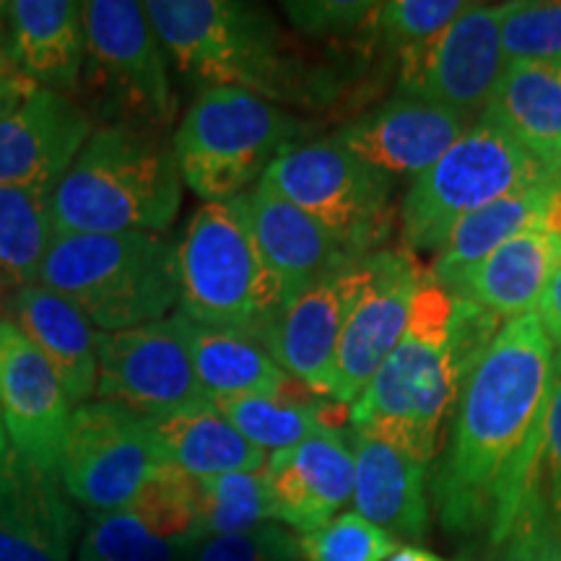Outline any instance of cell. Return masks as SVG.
I'll return each mask as SVG.
<instances>
[{
  "label": "cell",
  "mask_w": 561,
  "mask_h": 561,
  "mask_svg": "<svg viewBox=\"0 0 561 561\" xmlns=\"http://www.w3.org/2000/svg\"><path fill=\"white\" fill-rule=\"evenodd\" d=\"M388 561H447L437 557V553L421 549V546H401L396 553Z\"/></svg>",
  "instance_id": "45"
},
{
  "label": "cell",
  "mask_w": 561,
  "mask_h": 561,
  "mask_svg": "<svg viewBox=\"0 0 561 561\" xmlns=\"http://www.w3.org/2000/svg\"><path fill=\"white\" fill-rule=\"evenodd\" d=\"M500 30L502 5L468 3L430 50L403 70L401 91L476 121L507 70Z\"/></svg>",
  "instance_id": "14"
},
{
  "label": "cell",
  "mask_w": 561,
  "mask_h": 561,
  "mask_svg": "<svg viewBox=\"0 0 561 561\" xmlns=\"http://www.w3.org/2000/svg\"><path fill=\"white\" fill-rule=\"evenodd\" d=\"M182 174L170 133L96 125L53 193L55 234H164L180 214Z\"/></svg>",
  "instance_id": "4"
},
{
  "label": "cell",
  "mask_w": 561,
  "mask_h": 561,
  "mask_svg": "<svg viewBox=\"0 0 561 561\" xmlns=\"http://www.w3.org/2000/svg\"><path fill=\"white\" fill-rule=\"evenodd\" d=\"M214 409L261 450L280 453L301 445L305 439L333 430L320 405L301 403L284 396H244L216 401Z\"/></svg>",
  "instance_id": "31"
},
{
  "label": "cell",
  "mask_w": 561,
  "mask_h": 561,
  "mask_svg": "<svg viewBox=\"0 0 561 561\" xmlns=\"http://www.w3.org/2000/svg\"><path fill=\"white\" fill-rule=\"evenodd\" d=\"M248 224L265 265L284 291V305L310 289L314 280L354 261L312 216L257 182L240 195Z\"/></svg>",
  "instance_id": "21"
},
{
  "label": "cell",
  "mask_w": 561,
  "mask_h": 561,
  "mask_svg": "<svg viewBox=\"0 0 561 561\" xmlns=\"http://www.w3.org/2000/svg\"><path fill=\"white\" fill-rule=\"evenodd\" d=\"M180 314L221 331L261 339L284 307L240 198L203 203L178 244Z\"/></svg>",
  "instance_id": "7"
},
{
  "label": "cell",
  "mask_w": 561,
  "mask_h": 561,
  "mask_svg": "<svg viewBox=\"0 0 561 561\" xmlns=\"http://www.w3.org/2000/svg\"><path fill=\"white\" fill-rule=\"evenodd\" d=\"M161 466H172L191 479L224 473L263 471L265 453L242 437L219 411L210 409L151 419Z\"/></svg>",
  "instance_id": "28"
},
{
  "label": "cell",
  "mask_w": 561,
  "mask_h": 561,
  "mask_svg": "<svg viewBox=\"0 0 561 561\" xmlns=\"http://www.w3.org/2000/svg\"><path fill=\"white\" fill-rule=\"evenodd\" d=\"M489 112H481L462 136L413 180L401 206L403 242L413 252H439L450 231L476 210L559 180Z\"/></svg>",
  "instance_id": "8"
},
{
  "label": "cell",
  "mask_w": 561,
  "mask_h": 561,
  "mask_svg": "<svg viewBox=\"0 0 561 561\" xmlns=\"http://www.w3.org/2000/svg\"><path fill=\"white\" fill-rule=\"evenodd\" d=\"M79 0H13L5 24L21 70L39 89L76 94L87 58V19Z\"/></svg>",
  "instance_id": "24"
},
{
  "label": "cell",
  "mask_w": 561,
  "mask_h": 561,
  "mask_svg": "<svg viewBox=\"0 0 561 561\" xmlns=\"http://www.w3.org/2000/svg\"><path fill=\"white\" fill-rule=\"evenodd\" d=\"M541 224L546 229L551 231V234H557L561 240V182L557 187H553L551 198H549V206L543 210V219Z\"/></svg>",
  "instance_id": "44"
},
{
  "label": "cell",
  "mask_w": 561,
  "mask_h": 561,
  "mask_svg": "<svg viewBox=\"0 0 561 561\" xmlns=\"http://www.w3.org/2000/svg\"><path fill=\"white\" fill-rule=\"evenodd\" d=\"M76 561H104V559H100V557H96V553H94V551H91V549H89V546L81 541V546H79V549H76Z\"/></svg>",
  "instance_id": "47"
},
{
  "label": "cell",
  "mask_w": 561,
  "mask_h": 561,
  "mask_svg": "<svg viewBox=\"0 0 561 561\" xmlns=\"http://www.w3.org/2000/svg\"><path fill=\"white\" fill-rule=\"evenodd\" d=\"M502 50L507 62L561 60L559 0H520L502 3Z\"/></svg>",
  "instance_id": "35"
},
{
  "label": "cell",
  "mask_w": 561,
  "mask_h": 561,
  "mask_svg": "<svg viewBox=\"0 0 561 561\" xmlns=\"http://www.w3.org/2000/svg\"><path fill=\"white\" fill-rule=\"evenodd\" d=\"M401 546L356 512L333 517L320 530L299 538L305 561H388Z\"/></svg>",
  "instance_id": "37"
},
{
  "label": "cell",
  "mask_w": 561,
  "mask_h": 561,
  "mask_svg": "<svg viewBox=\"0 0 561 561\" xmlns=\"http://www.w3.org/2000/svg\"><path fill=\"white\" fill-rule=\"evenodd\" d=\"M9 294H11L9 284H5L3 276H0V301H5V299H9Z\"/></svg>",
  "instance_id": "49"
},
{
  "label": "cell",
  "mask_w": 561,
  "mask_h": 561,
  "mask_svg": "<svg viewBox=\"0 0 561 561\" xmlns=\"http://www.w3.org/2000/svg\"><path fill=\"white\" fill-rule=\"evenodd\" d=\"M354 512L396 541H421L430 528L426 466L398 447L354 432Z\"/></svg>",
  "instance_id": "23"
},
{
  "label": "cell",
  "mask_w": 561,
  "mask_h": 561,
  "mask_svg": "<svg viewBox=\"0 0 561 561\" xmlns=\"http://www.w3.org/2000/svg\"><path fill=\"white\" fill-rule=\"evenodd\" d=\"M494 314L455 297L426 273L411 305L403 339L348 405L356 434L430 462L445 421L483 348L500 333Z\"/></svg>",
  "instance_id": "2"
},
{
  "label": "cell",
  "mask_w": 561,
  "mask_h": 561,
  "mask_svg": "<svg viewBox=\"0 0 561 561\" xmlns=\"http://www.w3.org/2000/svg\"><path fill=\"white\" fill-rule=\"evenodd\" d=\"M553 343L536 312L512 318L462 382L453 434L434 476L439 520L453 533L486 528L500 543L538 483Z\"/></svg>",
  "instance_id": "1"
},
{
  "label": "cell",
  "mask_w": 561,
  "mask_h": 561,
  "mask_svg": "<svg viewBox=\"0 0 561 561\" xmlns=\"http://www.w3.org/2000/svg\"><path fill=\"white\" fill-rule=\"evenodd\" d=\"M198 491V525L195 536H234L276 523V507L263 471L224 473L195 479Z\"/></svg>",
  "instance_id": "32"
},
{
  "label": "cell",
  "mask_w": 561,
  "mask_h": 561,
  "mask_svg": "<svg viewBox=\"0 0 561 561\" xmlns=\"http://www.w3.org/2000/svg\"><path fill=\"white\" fill-rule=\"evenodd\" d=\"M375 278V252L314 280L268 322L261 341L294 382L331 398L335 351L351 310Z\"/></svg>",
  "instance_id": "13"
},
{
  "label": "cell",
  "mask_w": 561,
  "mask_h": 561,
  "mask_svg": "<svg viewBox=\"0 0 561 561\" xmlns=\"http://www.w3.org/2000/svg\"><path fill=\"white\" fill-rule=\"evenodd\" d=\"M312 125L237 87L203 89L174 130L182 182L206 203L234 201L284 153L307 144Z\"/></svg>",
  "instance_id": "6"
},
{
  "label": "cell",
  "mask_w": 561,
  "mask_h": 561,
  "mask_svg": "<svg viewBox=\"0 0 561 561\" xmlns=\"http://www.w3.org/2000/svg\"><path fill=\"white\" fill-rule=\"evenodd\" d=\"M83 9L87 58L73 96L91 123H130L170 133L178 100L146 5L89 0Z\"/></svg>",
  "instance_id": "9"
},
{
  "label": "cell",
  "mask_w": 561,
  "mask_h": 561,
  "mask_svg": "<svg viewBox=\"0 0 561 561\" xmlns=\"http://www.w3.org/2000/svg\"><path fill=\"white\" fill-rule=\"evenodd\" d=\"M39 87L19 66L13 55L9 24H5V3H0V117L21 107Z\"/></svg>",
  "instance_id": "42"
},
{
  "label": "cell",
  "mask_w": 561,
  "mask_h": 561,
  "mask_svg": "<svg viewBox=\"0 0 561 561\" xmlns=\"http://www.w3.org/2000/svg\"><path fill=\"white\" fill-rule=\"evenodd\" d=\"M182 341L191 351L193 369L210 403L244 396H284L291 377L273 362L255 335L221 331L174 312Z\"/></svg>",
  "instance_id": "26"
},
{
  "label": "cell",
  "mask_w": 561,
  "mask_h": 561,
  "mask_svg": "<svg viewBox=\"0 0 561 561\" xmlns=\"http://www.w3.org/2000/svg\"><path fill=\"white\" fill-rule=\"evenodd\" d=\"M483 112L533 157L561 174V60L507 62Z\"/></svg>",
  "instance_id": "27"
},
{
  "label": "cell",
  "mask_w": 561,
  "mask_h": 561,
  "mask_svg": "<svg viewBox=\"0 0 561 561\" xmlns=\"http://www.w3.org/2000/svg\"><path fill=\"white\" fill-rule=\"evenodd\" d=\"M489 561H561V530L543 500L541 481L533 486L507 536L494 543Z\"/></svg>",
  "instance_id": "40"
},
{
  "label": "cell",
  "mask_w": 561,
  "mask_h": 561,
  "mask_svg": "<svg viewBox=\"0 0 561 561\" xmlns=\"http://www.w3.org/2000/svg\"><path fill=\"white\" fill-rule=\"evenodd\" d=\"M144 5L161 47L198 87L248 89L273 104H310L322 96V73L305 66L263 5L240 0H151Z\"/></svg>",
  "instance_id": "3"
},
{
  "label": "cell",
  "mask_w": 561,
  "mask_h": 561,
  "mask_svg": "<svg viewBox=\"0 0 561 561\" xmlns=\"http://www.w3.org/2000/svg\"><path fill=\"white\" fill-rule=\"evenodd\" d=\"M159 466L149 416L112 401L76 405L58 476L70 502L91 517L128 507Z\"/></svg>",
  "instance_id": "11"
},
{
  "label": "cell",
  "mask_w": 561,
  "mask_h": 561,
  "mask_svg": "<svg viewBox=\"0 0 561 561\" xmlns=\"http://www.w3.org/2000/svg\"><path fill=\"white\" fill-rule=\"evenodd\" d=\"M276 523L301 536L320 530L354 496V453L339 430H328L289 450L273 453L263 468Z\"/></svg>",
  "instance_id": "20"
},
{
  "label": "cell",
  "mask_w": 561,
  "mask_h": 561,
  "mask_svg": "<svg viewBox=\"0 0 561 561\" xmlns=\"http://www.w3.org/2000/svg\"><path fill=\"white\" fill-rule=\"evenodd\" d=\"M538 320H541L546 335H549L553 348L561 346V261L557 271L551 273L549 286H546L541 301L536 307Z\"/></svg>",
  "instance_id": "43"
},
{
  "label": "cell",
  "mask_w": 561,
  "mask_h": 561,
  "mask_svg": "<svg viewBox=\"0 0 561 561\" xmlns=\"http://www.w3.org/2000/svg\"><path fill=\"white\" fill-rule=\"evenodd\" d=\"M9 320L60 377L70 403L81 405L96 390V333L91 320L62 294L42 284L19 286L5 299Z\"/></svg>",
  "instance_id": "22"
},
{
  "label": "cell",
  "mask_w": 561,
  "mask_h": 561,
  "mask_svg": "<svg viewBox=\"0 0 561 561\" xmlns=\"http://www.w3.org/2000/svg\"><path fill=\"white\" fill-rule=\"evenodd\" d=\"M0 416L11 450L39 471L58 476L73 403L45 356L11 320L3 333Z\"/></svg>",
  "instance_id": "16"
},
{
  "label": "cell",
  "mask_w": 561,
  "mask_h": 561,
  "mask_svg": "<svg viewBox=\"0 0 561 561\" xmlns=\"http://www.w3.org/2000/svg\"><path fill=\"white\" fill-rule=\"evenodd\" d=\"M37 284L62 294L100 328L167 320L180 305L178 244L161 234H55Z\"/></svg>",
  "instance_id": "5"
},
{
  "label": "cell",
  "mask_w": 561,
  "mask_h": 561,
  "mask_svg": "<svg viewBox=\"0 0 561 561\" xmlns=\"http://www.w3.org/2000/svg\"><path fill=\"white\" fill-rule=\"evenodd\" d=\"M81 517L60 479L0 455V561H70Z\"/></svg>",
  "instance_id": "18"
},
{
  "label": "cell",
  "mask_w": 561,
  "mask_h": 561,
  "mask_svg": "<svg viewBox=\"0 0 561 561\" xmlns=\"http://www.w3.org/2000/svg\"><path fill=\"white\" fill-rule=\"evenodd\" d=\"M561 182L551 180L543 185L528 187V191L512 193L507 198L491 203V206L466 216L458 227L450 231L445 244L437 252L432 265V278L447 291L458 289L462 278L481 265L496 248L517 237L520 231L536 227L543 219L549 198Z\"/></svg>",
  "instance_id": "29"
},
{
  "label": "cell",
  "mask_w": 561,
  "mask_h": 561,
  "mask_svg": "<svg viewBox=\"0 0 561 561\" xmlns=\"http://www.w3.org/2000/svg\"><path fill=\"white\" fill-rule=\"evenodd\" d=\"M261 182L312 216L354 261L377 252L392 231L390 178L333 136L307 140L278 157Z\"/></svg>",
  "instance_id": "10"
},
{
  "label": "cell",
  "mask_w": 561,
  "mask_h": 561,
  "mask_svg": "<svg viewBox=\"0 0 561 561\" xmlns=\"http://www.w3.org/2000/svg\"><path fill=\"white\" fill-rule=\"evenodd\" d=\"M182 561H301L299 538L276 523L234 536L191 538Z\"/></svg>",
  "instance_id": "39"
},
{
  "label": "cell",
  "mask_w": 561,
  "mask_h": 561,
  "mask_svg": "<svg viewBox=\"0 0 561 561\" xmlns=\"http://www.w3.org/2000/svg\"><path fill=\"white\" fill-rule=\"evenodd\" d=\"M538 481H541L543 500L549 504L551 517L561 530V346L553 348L551 390L549 401H546Z\"/></svg>",
  "instance_id": "41"
},
{
  "label": "cell",
  "mask_w": 561,
  "mask_h": 561,
  "mask_svg": "<svg viewBox=\"0 0 561 561\" xmlns=\"http://www.w3.org/2000/svg\"><path fill=\"white\" fill-rule=\"evenodd\" d=\"M96 401L149 419L210 409L174 318L96 335Z\"/></svg>",
  "instance_id": "12"
},
{
  "label": "cell",
  "mask_w": 561,
  "mask_h": 561,
  "mask_svg": "<svg viewBox=\"0 0 561 561\" xmlns=\"http://www.w3.org/2000/svg\"><path fill=\"white\" fill-rule=\"evenodd\" d=\"M559 261L561 240L543 224H536L491 252L453 294L507 322L536 312Z\"/></svg>",
  "instance_id": "25"
},
{
  "label": "cell",
  "mask_w": 561,
  "mask_h": 561,
  "mask_svg": "<svg viewBox=\"0 0 561 561\" xmlns=\"http://www.w3.org/2000/svg\"><path fill=\"white\" fill-rule=\"evenodd\" d=\"M426 273L409 250L375 252V278L351 310L335 351V403H354L403 339L413 297Z\"/></svg>",
  "instance_id": "15"
},
{
  "label": "cell",
  "mask_w": 561,
  "mask_h": 561,
  "mask_svg": "<svg viewBox=\"0 0 561 561\" xmlns=\"http://www.w3.org/2000/svg\"><path fill=\"white\" fill-rule=\"evenodd\" d=\"M280 9L301 37L320 42H354V45L377 42L380 3L312 0V3H284Z\"/></svg>",
  "instance_id": "38"
},
{
  "label": "cell",
  "mask_w": 561,
  "mask_h": 561,
  "mask_svg": "<svg viewBox=\"0 0 561 561\" xmlns=\"http://www.w3.org/2000/svg\"><path fill=\"white\" fill-rule=\"evenodd\" d=\"M5 322H9V312H5V301H0V364H3V333Z\"/></svg>",
  "instance_id": "46"
},
{
  "label": "cell",
  "mask_w": 561,
  "mask_h": 561,
  "mask_svg": "<svg viewBox=\"0 0 561 561\" xmlns=\"http://www.w3.org/2000/svg\"><path fill=\"white\" fill-rule=\"evenodd\" d=\"M53 193L55 185L0 187V276L11 291L39 280L55 240Z\"/></svg>",
  "instance_id": "30"
},
{
  "label": "cell",
  "mask_w": 561,
  "mask_h": 561,
  "mask_svg": "<svg viewBox=\"0 0 561 561\" xmlns=\"http://www.w3.org/2000/svg\"><path fill=\"white\" fill-rule=\"evenodd\" d=\"M462 0H390L377 13V42L398 60V70L411 68L455 19L466 11Z\"/></svg>",
  "instance_id": "33"
},
{
  "label": "cell",
  "mask_w": 561,
  "mask_h": 561,
  "mask_svg": "<svg viewBox=\"0 0 561 561\" xmlns=\"http://www.w3.org/2000/svg\"><path fill=\"white\" fill-rule=\"evenodd\" d=\"M164 541H191L198 525L195 479L172 466L153 468L133 502L125 507Z\"/></svg>",
  "instance_id": "34"
},
{
  "label": "cell",
  "mask_w": 561,
  "mask_h": 561,
  "mask_svg": "<svg viewBox=\"0 0 561 561\" xmlns=\"http://www.w3.org/2000/svg\"><path fill=\"white\" fill-rule=\"evenodd\" d=\"M471 123L460 112L401 91L375 110L351 117L333 138L385 178L411 174L416 180Z\"/></svg>",
  "instance_id": "17"
},
{
  "label": "cell",
  "mask_w": 561,
  "mask_h": 561,
  "mask_svg": "<svg viewBox=\"0 0 561 561\" xmlns=\"http://www.w3.org/2000/svg\"><path fill=\"white\" fill-rule=\"evenodd\" d=\"M94 128L76 96L37 89L0 117V187L58 185Z\"/></svg>",
  "instance_id": "19"
},
{
  "label": "cell",
  "mask_w": 561,
  "mask_h": 561,
  "mask_svg": "<svg viewBox=\"0 0 561 561\" xmlns=\"http://www.w3.org/2000/svg\"><path fill=\"white\" fill-rule=\"evenodd\" d=\"M9 453V437H5V430H3V416H0V455Z\"/></svg>",
  "instance_id": "48"
},
{
  "label": "cell",
  "mask_w": 561,
  "mask_h": 561,
  "mask_svg": "<svg viewBox=\"0 0 561 561\" xmlns=\"http://www.w3.org/2000/svg\"><path fill=\"white\" fill-rule=\"evenodd\" d=\"M81 541L104 561H182L187 546L153 536L128 510L91 517Z\"/></svg>",
  "instance_id": "36"
}]
</instances>
